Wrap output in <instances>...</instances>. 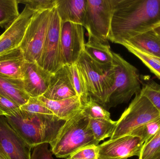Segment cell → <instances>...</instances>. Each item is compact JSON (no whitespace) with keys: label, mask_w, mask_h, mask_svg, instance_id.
Instances as JSON below:
<instances>
[{"label":"cell","mask_w":160,"mask_h":159,"mask_svg":"<svg viewBox=\"0 0 160 159\" xmlns=\"http://www.w3.org/2000/svg\"><path fill=\"white\" fill-rule=\"evenodd\" d=\"M160 25V0H116L108 40L121 44Z\"/></svg>","instance_id":"obj_1"},{"label":"cell","mask_w":160,"mask_h":159,"mask_svg":"<svg viewBox=\"0 0 160 159\" xmlns=\"http://www.w3.org/2000/svg\"><path fill=\"white\" fill-rule=\"evenodd\" d=\"M8 123L33 149L40 144H50L65 123L54 115L35 114L21 110L5 117Z\"/></svg>","instance_id":"obj_2"},{"label":"cell","mask_w":160,"mask_h":159,"mask_svg":"<svg viewBox=\"0 0 160 159\" xmlns=\"http://www.w3.org/2000/svg\"><path fill=\"white\" fill-rule=\"evenodd\" d=\"M89 119L82 111L66 121L56 139L50 144L51 151L57 157L67 158L78 150L99 144L89 125Z\"/></svg>","instance_id":"obj_3"},{"label":"cell","mask_w":160,"mask_h":159,"mask_svg":"<svg viewBox=\"0 0 160 159\" xmlns=\"http://www.w3.org/2000/svg\"><path fill=\"white\" fill-rule=\"evenodd\" d=\"M76 64L84 77L89 98L105 109L114 80L113 65L110 68L102 67L84 51L82 52Z\"/></svg>","instance_id":"obj_4"},{"label":"cell","mask_w":160,"mask_h":159,"mask_svg":"<svg viewBox=\"0 0 160 159\" xmlns=\"http://www.w3.org/2000/svg\"><path fill=\"white\" fill-rule=\"evenodd\" d=\"M113 67L115 75L109 102L105 107L110 108L128 102L132 97L142 90L141 76L138 69L112 52Z\"/></svg>","instance_id":"obj_5"},{"label":"cell","mask_w":160,"mask_h":159,"mask_svg":"<svg viewBox=\"0 0 160 159\" xmlns=\"http://www.w3.org/2000/svg\"><path fill=\"white\" fill-rule=\"evenodd\" d=\"M160 118L156 107L141 91L136 93L118 121L110 139L130 135L138 127Z\"/></svg>","instance_id":"obj_6"},{"label":"cell","mask_w":160,"mask_h":159,"mask_svg":"<svg viewBox=\"0 0 160 159\" xmlns=\"http://www.w3.org/2000/svg\"><path fill=\"white\" fill-rule=\"evenodd\" d=\"M51 10L36 12L26 29L19 47L28 62L38 64L40 61L49 27Z\"/></svg>","instance_id":"obj_7"},{"label":"cell","mask_w":160,"mask_h":159,"mask_svg":"<svg viewBox=\"0 0 160 159\" xmlns=\"http://www.w3.org/2000/svg\"><path fill=\"white\" fill-rule=\"evenodd\" d=\"M115 2L116 0H87L83 26L88 36L108 43Z\"/></svg>","instance_id":"obj_8"},{"label":"cell","mask_w":160,"mask_h":159,"mask_svg":"<svg viewBox=\"0 0 160 159\" xmlns=\"http://www.w3.org/2000/svg\"><path fill=\"white\" fill-rule=\"evenodd\" d=\"M62 21L56 7L51 10L50 21L44 49L38 65L53 74L65 65L61 44Z\"/></svg>","instance_id":"obj_9"},{"label":"cell","mask_w":160,"mask_h":159,"mask_svg":"<svg viewBox=\"0 0 160 159\" xmlns=\"http://www.w3.org/2000/svg\"><path fill=\"white\" fill-rule=\"evenodd\" d=\"M84 30L81 24L62 22L61 44L64 65L75 64L84 50Z\"/></svg>","instance_id":"obj_10"},{"label":"cell","mask_w":160,"mask_h":159,"mask_svg":"<svg viewBox=\"0 0 160 159\" xmlns=\"http://www.w3.org/2000/svg\"><path fill=\"white\" fill-rule=\"evenodd\" d=\"M144 143L140 138L127 135L111 139L98 147V159H127L139 157Z\"/></svg>","instance_id":"obj_11"},{"label":"cell","mask_w":160,"mask_h":159,"mask_svg":"<svg viewBox=\"0 0 160 159\" xmlns=\"http://www.w3.org/2000/svg\"><path fill=\"white\" fill-rule=\"evenodd\" d=\"M0 149L8 159H31L32 148L0 116Z\"/></svg>","instance_id":"obj_12"},{"label":"cell","mask_w":160,"mask_h":159,"mask_svg":"<svg viewBox=\"0 0 160 159\" xmlns=\"http://www.w3.org/2000/svg\"><path fill=\"white\" fill-rule=\"evenodd\" d=\"M36 12L25 6L18 17L0 35V55L19 47L26 29Z\"/></svg>","instance_id":"obj_13"},{"label":"cell","mask_w":160,"mask_h":159,"mask_svg":"<svg viewBox=\"0 0 160 159\" xmlns=\"http://www.w3.org/2000/svg\"><path fill=\"white\" fill-rule=\"evenodd\" d=\"M52 75L37 63L26 61L22 79L25 92L30 97L43 96L48 88Z\"/></svg>","instance_id":"obj_14"},{"label":"cell","mask_w":160,"mask_h":159,"mask_svg":"<svg viewBox=\"0 0 160 159\" xmlns=\"http://www.w3.org/2000/svg\"><path fill=\"white\" fill-rule=\"evenodd\" d=\"M78 96L73 87L68 65L61 67L52 75L49 86L43 97L52 101L65 100Z\"/></svg>","instance_id":"obj_15"},{"label":"cell","mask_w":160,"mask_h":159,"mask_svg":"<svg viewBox=\"0 0 160 159\" xmlns=\"http://www.w3.org/2000/svg\"><path fill=\"white\" fill-rule=\"evenodd\" d=\"M38 99L54 115L65 121L81 112L83 107L78 96L60 101H52L43 96L38 97Z\"/></svg>","instance_id":"obj_16"},{"label":"cell","mask_w":160,"mask_h":159,"mask_svg":"<svg viewBox=\"0 0 160 159\" xmlns=\"http://www.w3.org/2000/svg\"><path fill=\"white\" fill-rule=\"evenodd\" d=\"M55 7L62 22L83 25L87 0H56Z\"/></svg>","instance_id":"obj_17"},{"label":"cell","mask_w":160,"mask_h":159,"mask_svg":"<svg viewBox=\"0 0 160 159\" xmlns=\"http://www.w3.org/2000/svg\"><path fill=\"white\" fill-rule=\"evenodd\" d=\"M26 61L20 48L0 55V75L22 79L23 70Z\"/></svg>","instance_id":"obj_18"},{"label":"cell","mask_w":160,"mask_h":159,"mask_svg":"<svg viewBox=\"0 0 160 159\" xmlns=\"http://www.w3.org/2000/svg\"><path fill=\"white\" fill-rule=\"evenodd\" d=\"M123 44L160 59V35L154 29L126 40L121 45Z\"/></svg>","instance_id":"obj_19"},{"label":"cell","mask_w":160,"mask_h":159,"mask_svg":"<svg viewBox=\"0 0 160 159\" xmlns=\"http://www.w3.org/2000/svg\"><path fill=\"white\" fill-rule=\"evenodd\" d=\"M0 95L13 101L20 106L26 103L30 97L24 91L22 79L0 75Z\"/></svg>","instance_id":"obj_20"},{"label":"cell","mask_w":160,"mask_h":159,"mask_svg":"<svg viewBox=\"0 0 160 159\" xmlns=\"http://www.w3.org/2000/svg\"><path fill=\"white\" fill-rule=\"evenodd\" d=\"M84 51L100 66L105 68L112 66V52L108 43H103L93 36H88Z\"/></svg>","instance_id":"obj_21"},{"label":"cell","mask_w":160,"mask_h":159,"mask_svg":"<svg viewBox=\"0 0 160 159\" xmlns=\"http://www.w3.org/2000/svg\"><path fill=\"white\" fill-rule=\"evenodd\" d=\"M17 0H0V26L7 29L20 15Z\"/></svg>","instance_id":"obj_22"},{"label":"cell","mask_w":160,"mask_h":159,"mask_svg":"<svg viewBox=\"0 0 160 159\" xmlns=\"http://www.w3.org/2000/svg\"><path fill=\"white\" fill-rule=\"evenodd\" d=\"M117 121L103 119H89V125L93 135L99 143L106 138H111Z\"/></svg>","instance_id":"obj_23"},{"label":"cell","mask_w":160,"mask_h":159,"mask_svg":"<svg viewBox=\"0 0 160 159\" xmlns=\"http://www.w3.org/2000/svg\"><path fill=\"white\" fill-rule=\"evenodd\" d=\"M70 78L77 95L80 97L82 104L89 99V93L84 77L77 64L68 65Z\"/></svg>","instance_id":"obj_24"},{"label":"cell","mask_w":160,"mask_h":159,"mask_svg":"<svg viewBox=\"0 0 160 159\" xmlns=\"http://www.w3.org/2000/svg\"><path fill=\"white\" fill-rule=\"evenodd\" d=\"M141 93L150 101L160 115V85L149 76H141Z\"/></svg>","instance_id":"obj_25"},{"label":"cell","mask_w":160,"mask_h":159,"mask_svg":"<svg viewBox=\"0 0 160 159\" xmlns=\"http://www.w3.org/2000/svg\"><path fill=\"white\" fill-rule=\"evenodd\" d=\"M124 46L131 53L141 60V61L158 78L160 79V59L154 56L140 51L130 46L123 44Z\"/></svg>","instance_id":"obj_26"},{"label":"cell","mask_w":160,"mask_h":159,"mask_svg":"<svg viewBox=\"0 0 160 159\" xmlns=\"http://www.w3.org/2000/svg\"><path fill=\"white\" fill-rule=\"evenodd\" d=\"M160 130V118L138 127L130 135L139 137L144 144L153 138Z\"/></svg>","instance_id":"obj_27"},{"label":"cell","mask_w":160,"mask_h":159,"mask_svg":"<svg viewBox=\"0 0 160 159\" xmlns=\"http://www.w3.org/2000/svg\"><path fill=\"white\" fill-rule=\"evenodd\" d=\"M82 112L89 119L112 120L110 113L90 98H89L87 102L84 105Z\"/></svg>","instance_id":"obj_28"},{"label":"cell","mask_w":160,"mask_h":159,"mask_svg":"<svg viewBox=\"0 0 160 159\" xmlns=\"http://www.w3.org/2000/svg\"><path fill=\"white\" fill-rule=\"evenodd\" d=\"M139 159H160V130L151 140L144 144Z\"/></svg>","instance_id":"obj_29"},{"label":"cell","mask_w":160,"mask_h":159,"mask_svg":"<svg viewBox=\"0 0 160 159\" xmlns=\"http://www.w3.org/2000/svg\"><path fill=\"white\" fill-rule=\"evenodd\" d=\"M20 109L35 114L53 115L52 112L39 100L38 97H30L26 103L20 106Z\"/></svg>","instance_id":"obj_30"},{"label":"cell","mask_w":160,"mask_h":159,"mask_svg":"<svg viewBox=\"0 0 160 159\" xmlns=\"http://www.w3.org/2000/svg\"><path fill=\"white\" fill-rule=\"evenodd\" d=\"M36 11L51 10L56 6V0H17Z\"/></svg>","instance_id":"obj_31"},{"label":"cell","mask_w":160,"mask_h":159,"mask_svg":"<svg viewBox=\"0 0 160 159\" xmlns=\"http://www.w3.org/2000/svg\"><path fill=\"white\" fill-rule=\"evenodd\" d=\"M71 159H98V147L90 145L83 147L68 157Z\"/></svg>","instance_id":"obj_32"},{"label":"cell","mask_w":160,"mask_h":159,"mask_svg":"<svg viewBox=\"0 0 160 159\" xmlns=\"http://www.w3.org/2000/svg\"><path fill=\"white\" fill-rule=\"evenodd\" d=\"M20 107L13 101L0 95V116L11 115L18 111Z\"/></svg>","instance_id":"obj_33"},{"label":"cell","mask_w":160,"mask_h":159,"mask_svg":"<svg viewBox=\"0 0 160 159\" xmlns=\"http://www.w3.org/2000/svg\"><path fill=\"white\" fill-rule=\"evenodd\" d=\"M48 143L42 144L34 147L31 154V159H54L52 152L48 148Z\"/></svg>","instance_id":"obj_34"},{"label":"cell","mask_w":160,"mask_h":159,"mask_svg":"<svg viewBox=\"0 0 160 159\" xmlns=\"http://www.w3.org/2000/svg\"><path fill=\"white\" fill-rule=\"evenodd\" d=\"M0 159H8L1 149H0Z\"/></svg>","instance_id":"obj_35"},{"label":"cell","mask_w":160,"mask_h":159,"mask_svg":"<svg viewBox=\"0 0 160 159\" xmlns=\"http://www.w3.org/2000/svg\"><path fill=\"white\" fill-rule=\"evenodd\" d=\"M154 30H155V31H156L157 33L158 34L160 35V26H158V27H156Z\"/></svg>","instance_id":"obj_36"},{"label":"cell","mask_w":160,"mask_h":159,"mask_svg":"<svg viewBox=\"0 0 160 159\" xmlns=\"http://www.w3.org/2000/svg\"><path fill=\"white\" fill-rule=\"evenodd\" d=\"M67 159H70V158H69V157H68V158H67Z\"/></svg>","instance_id":"obj_37"}]
</instances>
